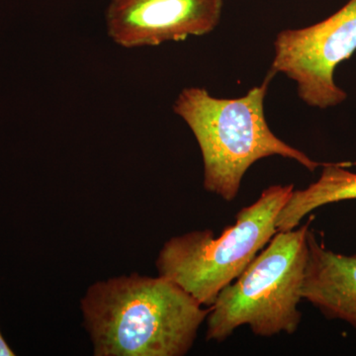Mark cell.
Wrapping results in <instances>:
<instances>
[{
  "instance_id": "8992f818",
  "label": "cell",
  "mask_w": 356,
  "mask_h": 356,
  "mask_svg": "<svg viewBox=\"0 0 356 356\" xmlns=\"http://www.w3.org/2000/svg\"><path fill=\"white\" fill-rule=\"evenodd\" d=\"M222 6L224 0H111L107 33L127 49L184 41L214 31Z\"/></svg>"
},
{
  "instance_id": "5b68a950",
  "label": "cell",
  "mask_w": 356,
  "mask_h": 356,
  "mask_svg": "<svg viewBox=\"0 0 356 356\" xmlns=\"http://www.w3.org/2000/svg\"><path fill=\"white\" fill-rule=\"evenodd\" d=\"M355 51L356 0H348L321 22L278 33L268 74L295 81L300 99L308 106L332 108L348 98L334 81L337 67Z\"/></svg>"
},
{
  "instance_id": "6da1fadb",
  "label": "cell",
  "mask_w": 356,
  "mask_h": 356,
  "mask_svg": "<svg viewBox=\"0 0 356 356\" xmlns=\"http://www.w3.org/2000/svg\"><path fill=\"white\" fill-rule=\"evenodd\" d=\"M95 356H184L210 309L165 277L97 281L81 300Z\"/></svg>"
},
{
  "instance_id": "52a82bcc",
  "label": "cell",
  "mask_w": 356,
  "mask_h": 356,
  "mask_svg": "<svg viewBox=\"0 0 356 356\" xmlns=\"http://www.w3.org/2000/svg\"><path fill=\"white\" fill-rule=\"evenodd\" d=\"M308 261L302 299L325 318L341 320L356 331V254H337L318 243L309 229Z\"/></svg>"
},
{
  "instance_id": "9c48e42d",
  "label": "cell",
  "mask_w": 356,
  "mask_h": 356,
  "mask_svg": "<svg viewBox=\"0 0 356 356\" xmlns=\"http://www.w3.org/2000/svg\"><path fill=\"white\" fill-rule=\"evenodd\" d=\"M15 353L8 346L1 332H0V356H14Z\"/></svg>"
},
{
  "instance_id": "3957f363",
  "label": "cell",
  "mask_w": 356,
  "mask_h": 356,
  "mask_svg": "<svg viewBox=\"0 0 356 356\" xmlns=\"http://www.w3.org/2000/svg\"><path fill=\"white\" fill-rule=\"evenodd\" d=\"M309 229L310 222L277 232L243 273L220 292L207 316V341L221 343L245 325L257 337L297 331Z\"/></svg>"
},
{
  "instance_id": "7a4b0ae2",
  "label": "cell",
  "mask_w": 356,
  "mask_h": 356,
  "mask_svg": "<svg viewBox=\"0 0 356 356\" xmlns=\"http://www.w3.org/2000/svg\"><path fill=\"white\" fill-rule=\"evenodd\" d=\"M240 98L214 97L201 88H184L173 104L197 140L204 165V188L227 202L235 200L248 168L259 159L280 156L310 172L325 163L313 161L274 135L264 114L271 79Z\"/></svg>"
},
{
  "instance_id": "277c9868",
  "label": "cell",
  "mask_w": 356,
  "mask_h": 356,
  "mask_svg": "<svg viewBox=\"0 0 356 356\" xmlns=\"http://www.w3.org/2000/svg\"><path fill=\"white\" fill-rule=\"evenodd\" d=\"M293 191V184L267 187L219 236L204 229L173 236L156 259L159 276L210 308L277 233L276 219Z\"/></svg>"
},
{
  "instance_id": "ba28073f",
  "label": "cell",
  "mask_w": 356,
  "mask_h": 356,
  "mask_svg": "<svg viewBox=\"0 0 356 356\" xmlns=\"http://www.w3.org/2000/svg\"><path fill=\"white\" fill-rule=\"evenodd\" d=\"M348 200H356V173L341 163H325L317 181L302 191H293L278 214L276 228L278 232L290 231L314 210Z\"/></svg>"
}]
</instances>
